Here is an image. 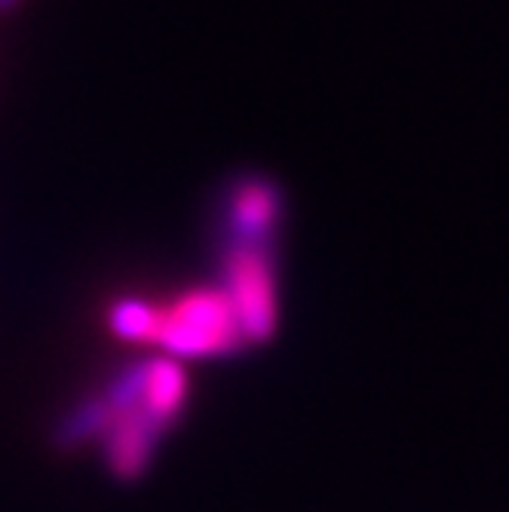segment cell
Instances as JSON below:
<instances>
[{"label":"cell","mask_w":509,"mask_h":512,"mask_svg":"<svg viewBox=\"0 0 509 512\" xmlns=\"http://www.w3.org/2000/svg\"><path fill=\"white\" fill-rule=\"evenodd\" d=\"M157 347L163 356L178 362H200L234 356L246 347V341L224 289L200 286L181 292L163 307Z\"/></svg>","instance_id":"cell-1"},{"label":"cell","mask_w":509,"mask_h":512,"mask_svg":"<svg viewBox=\"0 0 509 512\" xmlns=\"http://www.w3.org/2000/svg\"><path fill=\"white\" fill-rule=\"evenodd\" d=\"M22 4V0H0V13H10Z\"/></svg>","instance_id":"cell-8"},{"label":"cell","mask_w":509,"mask_h":512,"mask_svg":"<svg viewBox=\"0 0 509 512\" xmlns=\"http://www.w3.org/2000/svg\"><path fill=\"white\" fill-rule=\"evenodd\" d=\"M191 396V378L184 362L172 356H154L145 359V390H142V405L157 424L166 430L178 421L184 405Z\"/></svg>","instance_id":"cell-5"},{"label":"cell","mask_w":509,"mask_h":512,"mask_svg":"<svg viewBox=\"0 0 509 512\" xmlns=\"http://www.w3.org/2000/svg\"><path fill=\"white\" fill-rule=\"evenodd\" d=\"M163 307L148 298H117L108 307V329L126 344H157Z\"/></svg>","instance_id":"cell-7"},{"label":"cell","mask_w":509,"mask_h":512,"mask_svg":"<svg viewBox=\"0 0 509 512\" xmlns=\"http://www.w3.org/2000/svg\"><path fill=\"white\" fill-rule=\"evenodd\" d=\"M111 405L102 396H86L71 405L53 427V445L59 451H77L89 442H99L111 424Z\"/></svg>","instance_id":"cell-6"},{"label":"cell","mask_w":509,"mask_h":512,"mask_svg":"<svg viewBox=\"0 0 509 512\" xmlns=\"http://www.w3.org/2000/svg\"><path fill=\"white\" fill-rule=\"evenodd\" d=\"M163 436H166V427L157 424L145 408L117 411L111 417L105 436L99 439L108 473L120 482L142 479L151 470Z\"/></svg>","instance_id":"cell-3"},{"label":"cell","mask_w":509,"mask_h":512,"mask_svg":"<svg viewBox=\"0 0 509 512\" xmlns=\"http://www.w3.org/2000/svg\"><path fill=\"white\" fill-rule=\"evenodd\" d=\"M221 289L246 344H267L280 329V279L270 243H227Z\"/></svg>","instance_id":"cell-2"},{"label":"cell","mask_w":509,"mask_h":512,"mask_svg":"<svg viewBox=\"0 0 509 512\" xmlns=\"http://www.w3.org/2000/svg\"><path fill=\"white\" fill-rule=\"evenodd\" d=\"M227 243H273L283 215V191L264 175H246L227 194Z\"/></svg>","instance_id":"cell-4"}]
</instances>
